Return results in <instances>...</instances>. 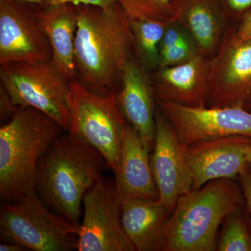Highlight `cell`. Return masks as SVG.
Here are the masks:
<instances>
[{"instance_id":"9","label":"cell","mask_w":251,"mask_h":251,"mask_svg":"<svg viewBox=\"0 0 251 251\" xmlns=\"http://www.w3.org/2000/svg\"><path fill=\"white\" fill-rule=\"evenodd\" d=\"M156 105L186 146L202 140L233 135L251 138V112L245 109L196 108L157 100Z\"/></svg>"},{"instance_id":"11","label":"cell","mask_w":251,"mask_h":251,"mask_svg":"<svg viewBox=\"0 0 251 251\" xmlns=\"http://www.w3.org/2000/svg\"><path fill=\"white\" fill-rule=\"evenodd\" d=\"M156 136L151 170L158 192L157 202L173 212L180 196L193 189V176L186 159V147L157 107Z\"/></svg>"},{"instance_id":"31","label":"cell","mask_w":251,"mask_h":251,"mask_svg":"<svg viewBox=\"0 0 251 251\" xmlns=\"http://www.w3.org/2000/svg\"><path fill=\"white\" fill-rule=\"evenodd\" d=\"M246 158L249 163H251V145L247 148L246 151Z\"/></svg>"},{"instance_id":"27","label":"cell","mask_w":251,"mask_h":251,"mask_svg":"<svg viewBox=\"0 0 251 251\" xmlns=\"http://www.w3.org/2000/svg\"><path fill=\"white\" fill-rule=\"evenodd\" d=\"M116 0H44L41 7L52 6V5L73 4L74 5H90L105 8L110 6Z\"/></svg>"},{"instance_id":"10","label":"cell","mask_w":251,"mask_h":251,"mask_svg":"<svg viewBox=\"0 0 251 251\" xmlns=\"http://www.w3.org/2000/svg\"><path fill=\"white\" fill-rule=\"evenodd\" d=\"M39 6L0 0V64L52 60V49L37 18Z\"/></svg>"},{"instance_id":"23","label":"cell","mask_w":251,"mask_h":251,"mask_svg":"<svg viewBox=\"0 0 251 251\" xmlns=\"http://www.w3.org/2000/svg\"><path fill=\"white\" fill-rule=\"evenodd\" d=\"M199 54H201L196 42L192 36H189L169 49L160 52L158 68L180 65L189 62Z\"/></svg>"},{"instance_id":"14","label":"cell","mask_w":251,"mask_h":251,"mask_svg":"<svg viewBox=\"0 0 251 251\" xmlns=\"http://www.w3.org/2000/svg\"><path fill=\"white\" fill-rule=\"evenodd\" d=\"M121 82L117 98L122 111L151 153L156 136L157 105L150 73L131 56L122 71Z\"/></svg>"},{"instance_id":"1","label":"cell","mask_w":251,"mask_h":251,"mask_svg":"<svg viewBox=\"0 0 251 251\" xmlns=\"http://www.w3.org/2000/svg\"><path fill=\"white\" fill-rule=\"evenodd\" d=\"M76 7V74L81 83L92 92H113L133 50L128 16L117 1L105 8L90 5Z\"/></svg>"},{"instance_id":"3","label":"cell","mask_w":251,"mask_h":251,"mask_svg":"<svg viewBox=\"0 0 251 251\" xmlns=\"http://www.w3.org/2000/svg\"><path fill=\"white\" fill-rule=\"evenodd\" d=\"M64 130L44 112L20 107L0 128V197L4 203L22 201L35 191L41 156Z\"/></svg>"},{"instance_id":"5","label":"cell","mask_w":251,"mask_h":251,"mask_svg":"<svg viewBox=\"0 0 251 251\" xmlns=\"http://www.w3.org/2000/svg\"><path fill=\"white\" fill-rule=\"evenodd\" d=\"M69 133L96 149L116 175L120 166L122 136L126 120L117 94L92 92L80 81L70 82Z\"/></svg>"},{"instance_id":"22","label":"cell","mask_w":251,"mask_h":251,"mask_svg":"<svg viewBox=\"0 0 251 251\" xmlns=\"http://www.w3.org/2000/svg\"><path fill=\"white\" fill-rule=\"evenodd\" d=\"M185 0H116L128 18L171 22L177 18Z\"/></svg>"},{"instance_id":"20","label":"cell","mask_w":251,"mask_h":251,"mask_svg":"<svg viewBox=\"0 0 251 251\" xmlns=\"http://www.w3.org/2000/svg\"><path fill=\"white\" fill-rule=\"evenodd\" d=\"M133 50L144 69L151 73L158 68L160 46L169 22L148 18H128Z\"/></svg>"},{"instance_id":"12","label":"cell","mask_w":251,"mask_h":251,"mask_svg":"<svg viewBox=\"0 0 251 251\" xmlns=\"http://www.w3.org/2000/svg\"><path fill=\"white\" fill-rule=\"evenodd\" d=\"M206 107H239L251 112V39L232 44L223 41L209 59Z\"/></svg>"},{"instance_id":"21","label":"cell","mask_w":251,"mask_h":251,"mask_svg":"<svg viewBox=\"0 0 251 251\" xmlns=\"http://www.w3.org/2000/svg\"><path fill=\"white\" fill-rule=\"evenodd\" d=\"M242 209L229 214L222 224L218 251H251V221Z\"/></svg>"},{"instance_id":"25","label":"cell","mask_w":251,"mask_h":251,"mask_svg":"<svg viewBox=\"0 0 251 251\" xmlns=\"http://www.w3.org/2000/svg\"><path fill=\"white\" fill-rule=\"evenodd\" d=\"M233 29L226 30L224 39L229 44H235L251 39V11L239 21Z\"/></svg>"},{"instance_id":"29","label":"cell","mask_w":251,"mask_h":251,"mask_svg":"<svg viewBox=\"0 0 251 251\" xmlns=\"http://www.w3.org/2000/svg\"><path fill=\"white\" fill-rule=\"evenodd\" d=\"M0 251H28L26 248L19 244L12 242H3L0 244Z\"/></svg>"},{"instance_id":"19","label":"cell","mask_w":251,"mask_h":251,"mask_svg":"<svg viewBox=\"0 0 251 251\" xmlns=\"http://www.w3.org/2000/svg\"><path fill=\"white\" fill-rule=\"evenodd\" d=\"M176 20L192 36L201 55L208 59L215 55L228 21L216 0H185Z\"/></svg>"},{"instance_id":"15","label":"cell","mask_w":251,"mask_h":251,"mask_svg":"<svg viewBox=\"0 0 251 251\" xmlns=\"http://www.w3.org/2000/svg\"><path fill=\"white\" fill-rule=\"evenodd\" d=\"M209 59L199 54L180 65L150 73L157 100L186 106L206 107L209 92Z\"/></svg>"},{"instance_id":"4","label":"cell","mask_w":251,"mask_h":251,"mask_svg":"<svg viewBox=\"0 0 251 251\" xmlns=\"http://www.w3.org/2000/svg\"><path fill=\"white\" fill-rule=\"evenodd\" d=\"M236 180H212L180 196L168 221L163 251H216L225 219L245 204Z\"/></svg>"},{"instance_id":"13","label":"cell","mask_w":251,"mask_h":251,"mask_svg":"<svg viewBox=\"0 0 251 251\" xmlns=\"http://www.w3.org/2000/svg\"><path fill=\"white\" fill-rule=\"evenodd\" d=\"M251 138L242 135L202 140L186 147V159L193 176V189L212 180L238 179L250 163L246 151Z\"/></svg>"},{"instance_id":"6","label":"cell","mask_w":251,"mask_h":251,"mask_svg":"<svg viewBox=\"0 0 251 251\" xmlns=\"http://www.w3.org/2000/svg\"><path fill=\"white\" fill-rule=\"evenodd\" d=\"M80 226L51 212L35 191L15 203H4L0 212V237L34 251L77 250Z\"/></svg>"},{"instance_id":"26","label":"cell","mask_w":251,"mask_h":251,"mask_svg":"<svg viewBox=\"0 0 251 251\" xmlns=\"http://www.w3.org/2000/svg\"><path fill=\"white\" fill-rule=\"evenodd\" d=\"M20 107L13 102L12 99L4 87H0V117L1 121L9 122Z\"/></svg>"},{"instance_id":"2","label":"cell","mask_w":251,"mask_h":251,"mask_svg":"<svg viewBox=\"0 0 251 251\" xmlns=\"http://www.w3.org/2000/svg\"><path fill=\"white\" fill-rule=\"evenodd\" d=\"M105 168L96 149L70 133L60 134L39 160L36 191L46 205L80 226L84 196Z\"/></svg>"},{"instance_id":"8","label":"cell","mask_w":251,"mask_h":251,"mask_svg":"<svg viewBox=\"0 0 251 251\" xmlns=\"http://www.w3.org/2000/svg\"><path fill=\"white\" fill-rule=\"evenodd\" d=\"M78 251H135L122 224V202L115 181L100 176L83 198Z\"/></svg>"},{"instance_id":"28","label":"cell","mask_w":251,"mask_h":251,"mask_svg":"<svg viewBox=\"0 0 251 251\" xmlns=\"http://www.w3.org/2000/svg\"><path fill=\"white\" fill-rule=\"evenodd\" d=\"M237 179H239V184L242 188L246 206L251 221V163L247 170L239 175Z\"/></svg>"},{"instance_id":"18","label":"cell","mask_w":251,"mask_h":251,"mask_svg":"<svg viewBox=\"0 0 251 251\" xmlns=\"http://www.w3.org/2000/svg\"><path fill=\"white\" fill-rule=\"evenodd\" d=\"M37 18L52 49V64L68 80H75L76 5L63 4L46 7L39 6Z\"/></svg>"},{"instance_id":"16","label":"cell","mask_w":251,"mask_h":251,"mask_svg":"<svg viewBox=\"0 0 251 251\" xmlns=\"http://www.w3.org/2000/svg\"><path fill=\"white\" fill-rule=\"evenodd\" d=\"M150 153L138 131L127 124L122 136L120 166L115 175V188L122 202L135 199L158 201Z\"/></svg>"},{"instance_id":"17","label":"cell","mask_w":251,"mask_h":251,"mask_svg":"<svg viewBox=\"0 0 251 251\" xmlns=\"http://www.w3.org/2000/svg\"><path fill=\"white\" fill-rule=\"evenodd\" d=\"M172 211L157 201L135 199L122 202V224L138 251H163Z\"/></svg>"},{"instance_id":"30","label":"cell","mask_w":251,"mask_h":251,"mask_svg":"<svg viewBox=\"0 0 251 251\" xmlns=\"http://www.w3.org/2000/svg\"><path fill=\"white\" fill-rule=\"evenodd\" d=\"M18 1H25V2L31 3V4L39 5V6H41L44 0H18Z\"/></svg>"},{"instance_id":"7","label":"cell","mask_w":251,"mask_h":251,"mask_svg":"<svg viewBox=\"0 0 251 251\" xmlns=\"http://www.w3.org/2000/svg\"><path fill=\"white\" fill-rule=\"evenodd\" d=\"M0 78L1 85L17 106L37 109L69 131L71 81L52 61L1 64Z\"/></svg>"},{"instance_id":"24","label":"cell","mask_w":251,"mask_h":251,"mask_svg":"<svg viewBox=\"0 0 251 251\" xmlns=\"http://www.w3.org/2000/svg\"><path fill=\"white\" fill-rule=\"evenodd\" d=\"M228 21L237 22L251 11V0H216Z\"/></svg>"}]
</instances>
